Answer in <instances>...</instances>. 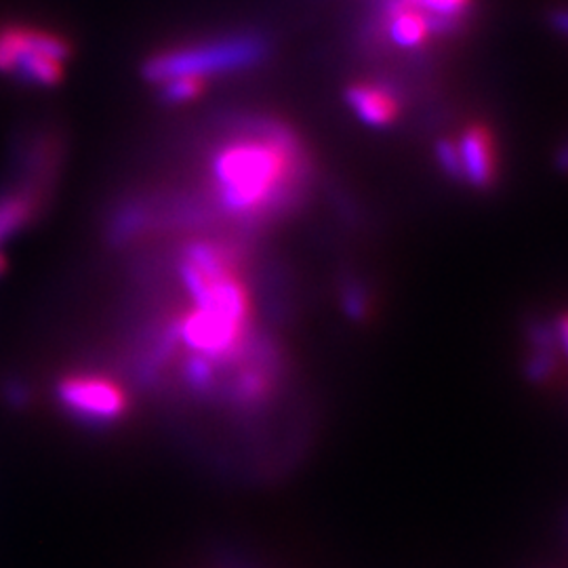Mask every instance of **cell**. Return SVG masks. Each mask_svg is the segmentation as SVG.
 Wrapping results in <instances>:
<instances>
[{
    "label": "cell",
    "mask_w": 568,
    "mask_h": 568,
    "mask_svg": "<svg viewBox=\"0 0 568 568\" xmlns=\"http://www.w3.org/2000/svg\"><path fill=\"white\" fill-rule=\"evenodd\" d=\"M4 270H7V260H4V255L0 253V276L4 274Z\"/></svg>",
    "instance_id": "obj_18"
},
{
    "label": "cell",
    "mask_w": 568,
    "mask_h": 568,
    "mask_svg": "<svg viewBox=\"0 0 568 568\" xmlns=\"http://www.w3.org/2000/svg\"><path fill=\"white\" fill-rule=\"evenodd\" d=\"M49 196L37 190L9 183L0 190V244L11 241L34 224L44 211Z\"/></svg>",
    "instance_id": "obj_7"
},
{
    "label": "cell",
    "mask_w": 568,
    "mask_h": 568,
    "mask_svg": "<svg viewBox=\"0 0 568 568\" xmlns=\"http://www.w3.org/2000/svg\"><path fill=\"white\" fill-rule=\"evenodd\" d=\"M554 331H556V339H558L560 349H565L568 358V312L554 323Z\"/></svg>",
    "instance_id": "obj_15"
},
{
    "label": "cell",
    "mask_w": 568,
    "mask_h": 568,
    "mask_svg": "<svg viewBox=\"0 0 568 568\" xmlns=\"http://www.w3.org/2000/svg\"><path fill=\"white\" fill-rule=\"evenodd\" d=\"M74 60V41L37 21H0V77L23 89H55Z\"/></svg>",
    "instance_id": "obj_3"
},
{
    "label": "cell",
    "mask_w": 568,
    "mask_h": 568,
    "mask_svg": "<svg viewBox=\"0 0 568 568\" xmlns=\"http://www.w3.org/2000/svg\"><path fill=\"white\" fill-rule=\"evenodd\" d=\"M344 300L345 314L363 321L368 312V293H366L365 284L361 281H347L342 293Z\"/></svg>",
    "instance_id": "obj_12"
},
{
    "label": "cell",
    "mask_w": 568,
    "mask_h": 568,
    "mask_svg": "<svg viewBox=\"0 0 568 568\" xmlns=\"http://www.w3.org/2000/svg\"><path fill=\"white\" fill-rule=\"evenodd\" d=\"M436 159H438V164L443 166V171L447 173L450 180L464 182V166H462V156H459L457 143L440 140L436 143Z\"/></svg>",
    "instance_id": "obj_13"
},
{
    "label": "cell",
    "mask_w": 568,
    "mask_h": 568,
    "mask_svg": "<svg viewBox=\"0 0 568 568\" xmlns=\"http://www.w3.org/2000/svg\"><path fill=\"white\" fill-rule=\"evenodd\" d=\"M314 180L310 150L283 119L260 112L224 116L201 150L194 187L215 224L255 232L305 203Z\"/></svg>",
    "instance_id": "obj_1"
},
{
    "label": "cell",
    "mask_w": 568,
    "mask_h": 568,
    "mask_svg": "<svg viewBox=\"0 0 568 568\" xmlns=\"http://www.w3.org/2000/svg\"><path fill=\"white\" fill-rule=\"evenodd\" d=\"M274 44L262 30H234L175 42L152 51L142 61V79L156 87L169 79L192 77L211 82L217 77H236L270 60Z\"/></svg>",
    "instance_id": "obj_2"
},
{
    "label": "cell",
    "mask_w": 568,
    "mask_h": 568,
    "mask_svg": "<svg viewBox=\"0 0 568 568\" xmlns=\"http://www.w3.org/2000/svg\"><path fill=\"white\" fill-rule=\"evenodd\" d=\"M211 82L192 79V77H180L156 84V98L166 108H182L187 103L196 102L204 98Z\"/></svg>",
    "instance_id": "obj_11"
},
{
    "label": "cell",
    "mask_w": 568,
    "mask_h": 568,
    "mask_svg": "<svg viewBox=\"0 0 568 568\" xmlns=\"http://www.w3.org/2000/svg\"><path fill=\"white\" fill-rule=\"evenodd\" d=\"M474 0H415L429 18L434 37H450L464 30Z\"/></svg>",
    "instance_id": "obj_9"
},
{
    "label": "cell",
    "mask_w": 568,
    "mask_h": 568,
    "mask_svg": "<svg viewBox=\"0 0 568 568\" xmlns=\"http://www.w3.org/2000/svg\"><path fill=\"white\" fill-rule=\"evenodd\" d=\"M7 398H9V403H13V405H26V400H28V389L20 382H9L7 384Z\"/></svg>",
    "instance_id": "obj_14"
},
{
    "label": "cell",
    "mask_w": 568,
    "mask_h": 568,
    "mask_svg": "<svg viewBox=\"0 0 568 568\" xmlns=\"http://www.w3.org/2000/svg\"><path fill=\"white\" fill-rule=\"evenodd\" d=\"M60 405L77 419L91 426H108L126 413L124 387L100 373H72L55 387Z\"/></svg>",
    "instance_id": "obj_4"
},
{
    "label": "cell",
    "mask_w": 568,
    "mask_h": 568,
    "mask_svg": "<svg viewBox=\"0 0 568 568\" xmlns=\"http://www.w3.org/2000/svg\"><path fill=\"white\" fill-rule=\"evenodd\" d=\"M457 148L464 166V182L478 190H488L497 182V148L487 126H469Z\"/></svg>",
    "instance_id": "obj_5"
},
{
    "label": "cell",
    "mask_w": 568,
    "mask_h": 568,
    "mask_svg": "<svg viewBox=\"0 0 568 568\" xmlns=\"http://www.w3.org/2000/svg\"><path fill=\"white\" fill-rule=\"evenodd\" d=\"M556 166H558L562 173H568V140L565 142V145L558 150V154H556Z\"/></svg>",
    "instance_id": "obj_17"
},
{
    "label": "cell",
    "mask_w": 568,
    "mask_h": 568,
    "mask_svg": "<svg viewBox=\"0 0 568 568\" xmlns=\"http://www.w3.org/2000/svg\"><path fill=\"white\" fill-rule=\"evenodd\" d=\"M551 26L560 32L568 34V9H560V11H554L551 13Z\"/></svg>",
    "instance_id": "obj_16"
},
{
    "label": "cell",
    "mask_w": 568,
    "mask_h": 568,
    "mask_svg": "<svg viewBox=\"0 0 568 568\" xmlns=\"http://www.w3.org/2000/svg\"><path fill=\"white\" fill-rule=\"evenodd\" d=\"M345 102L368 126H387L400 114V98L386 82H358L347 87Z\"/></svg>",
    "instance_id": "obj_6"
},
{
    "label": "cell",
    "mask_w": 568,
    "mask_h": 568,
    "mask_svg": "<svg viewBox=\"0 0 568 568\" xmlns=\"http://www.w3.org/2000/svg\"><path fill=\"white\" fill-rule=\"evenodd\" d=\"M558 339L554 325L532 323L530 325V356L527 361L528 379L535 384L549 382L558 368Z\"/></svg>",
    "instance_id": "obj_8"
},
{
    "label": "cell",
    "mask_w": 568,
    "mask_h": 568,
    "mask_svg": "<svg viewBox=\"0 0 568 568\" xmlns=\"http://www.w3.org/2000/svg\"><path fill=\"white\" fill-rule=\"evenodd\" d=\"M180 375H182L183 386L187 387L194 396L215 398L222 371L213 361L204 358L201 354L187 352V356L182 361Z\"/></svg>",
    "instance_id": "obj_10"
}]
</instances>
